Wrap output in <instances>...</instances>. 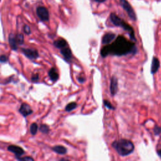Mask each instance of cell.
<instances>
[{
    "label": "cell",
    "mask_w": 161,
    "mask_h": 161,
    "mask_svg": "<svg viewBox=\"0 0 161 161\" xmlns=\"http://www.w3.org/2000/svg\"><path fill=\"white\" fill-rule=\"evenodd\" d=\"M38 125L36 123H33V124H31L30 126V133L32 135H35L38 130Z\"/></svg>",
    "instance_id": "17"
},
{
    "label": "cell",
    "mask_w": 161,
    "mask_h": 161,
    "mask_svg": "<svg viewBox=\"0 0 161 161\" xmlns=\"http://www.w3.org/2000/svg\"><path fill=\"white\" fill-rule=\"evenodd\" d=\"M112 147L115 149L118 154L121 156H126L132 154L134 151L133 143L126 139H120L112 143Z\"/></svg>",
    "instance_id": "2"
},
{
    "label": "cell",
    "mask_w": 161,
    "mask_h": 161,
    "mask_svg": "<svg viewBox=\"0 0 161 161\" xmlns=\"http://www.w3.org/2000/svg\"><path fill=\"white\" fill-rule=\"evenodd\" d=\"M95 1L98 3H103L104 1H105V0H95Z\"/></svg>",
    "instance_id": "29"
},
{
    "label": "cell",
    "mask_w": 161,
    "mask_h": 161,
    "mask_svg": "<svg viewBox=\"0 0 161 161\" xmlns=\"http://www.w3.org/2000/svg\"><path fill=\"white\" fill-rule=\"evenodd\" d=\"M49 76L52 81H56L59 79V74L57 73L56 69L54 67H52V68L50 69V71H49Z\"/></svg>",
    "instance_id": "16"
},
{
    "label": "cell",
    "mask_w": 161,
    "mask_h": 161,
    "mask_svg": "<svg viewBox=\"0 0 161 161\" xmlns=\"http://www.w3.org/2000/svg\"><path fill=\"white\" fill-rule=\"evenodd\" d=\"M103 103H104V105H105V107L107 108H108V109H115V108H114L113 106L111 103H110L109 101H108L107 100H105Z\"/></svg>",
    "instance_id": "21"
},
{
    "label": "cell",
    "mask_w": 161,
    "mask_h": 161,
    "mask_svg": "<svg viewBox=\"0 0 161 161\" xmlns=\"http://www.w3.org/2000/svg\"><path fill=\"white\" fill-rule=\"evenodd\" d=\"M39 129L40 132L44 133H47L49 132V127L48 125H47L45 124L41 125Z\"/></svg>",
    "instance_id": "19"
},
{
    "label": "cell",
    "mask_w": 161,
    "mask_h": 161,
    "mask_svg": "<svg viewBox=\"0 0 161 161\" xmlns=\"http://www.w3.org/2000/svg\"><path fill=\"white\" fill-rule=\"evenodd\" d=\"M160 67V61L159 59L154 57L152 59V66H151V73L154 74L157 73Z\"/></svg>",
    "instance_id": "12"
},
{
    "label": "cell",
    "mask_w": 161,
    "mask_h": 161,
    "mask_svg": "<svg viewBox=\"0 0 161 161\" xmlns=\"http://www.w3.org/2000/svg\"><path fill=\"white\" fill-rule=\"evenodd\" d=\"M115 34L113 33H107L103 36L102 39V43L104 45H108L115 39Z\"/></svg>",
    "instance_id": "11"
},
{
    "label": "cell",
    "mask_w": 161,
    "mask_h": 161,
    "mask_svg": "<svg viewBox=\"0 0 161 161\" xmlns=\"http://www.w3.org/2000/svg\"><path fill=\"white\" fill-rule=\"evenodd\" d=\"M8 61V58L5 55H2V56H0V62L5 63L6 62Z\"/></svg>",
    "instance_id": "23"
},
{
    "label": "cell",
    "mask_w": 161,
    "mask_h": 161,
    "mask_svg": "<svg viewBox=\"0 0 161 161\" xmlns=\"http://www.w3.org/2000/svg\"><path fill=\"white\" fill-rule=\"evenodd\" d=\"M39 74H37L35 75H33L32 77V80L33 82H35V81H37L38 79H39Z\"/></svg>",
    "instance_id": "26"
},
{
    "label": "cell",
    "mask_w": 161,
    "mask_h": 161,
    "mask_svg": "<svg viewBox=\"0 0 161 161\" xmlns=\"http://www.w3.org/2000/svg\"><path fill=\"white\" fill-rule=\"evenodd\" d=\"M76 107H77V104H76V103L72 102L66 106L65 108V110L66 112H71L72 110L74 109Z\"/></svg>",
    "instance_id": "18"
},
{
    "label": "cell",
    "mask_w": 161,
    "mask_h": 161,
    "mask_svg": "<svg viewBox=\"0 0 161 161\" xmlns=\"http://www.w3.org/2000/svg\"><path fill=\"white\" fill-rule=\"evenodd\" d=\"M109 88L112 95L114 96L118 91V80L115 76H113L111 79V83H110Z\"/></svg>",
    "instance_id": "10"
},
{
    "label": "cell",
    "mask_w": 161,
    "mask_h": 161,
    "mask_svg": "<svg viewBox=\"0 0 161 161\" xmlns=\"http://www.w3.org/2000/svg\"><path fill=\"white\" fill-rule=\"evenodd\" d=\"M54 45L55 47H57L58 49H60L68 45H67V42H66V40L64 39H59L56 40L54 42Z\"/></svg>",
    "instance_id": "14"
},
{
    "label": "cell",
    "mask_w": 161,
    "mask_h": 161,
    "mask_svg": "<svg viewBox=\"0 0 161 161\" xmlns=\"http://www.w3.org/2000/svg\"><path fill=\"white\" fill-rule=\"evenodd\" d=\"M9 43L12 49H13L14 50H16L18 49L17 42H16L15 35L13 34H10L9 35Z\"/></svg>",
    "instance_id": "13"
},
{
    "label": "cell",
    "mask_w": 161,
    "mask_h": 161,
    "mask_svg": "<svg viewBox=\"0 0 161 161\" xmlns=\"http://www.w3.org/2000/svg\"><path fill=\"white\" fill-rule=\"evenodd\" d=\"M16 37V40L18 44H22L24 42V37L22 34H18Z\"/></svg>",
    "instance_id": "20"
},
{
    "label": "cell",
    "mask_w": 161,
    "mask_h": 161,
    "mask_svg": "<svg viewBox=\"0 0 161 161\" xmlns=\"http://www.w3.org/2000/svg\"><path fill=\"white\" fill-rule=\"evenodd\" d=\"M19 112L25 117L31 115L33 112L30 106L28 104L25 103H22V105H21V107L19 109Z\"/></svg>",
    "instance_id": "8"
},
{
    "label": "cell",
    "mask_w": 161,
    "mask_h": 161,
    "mask_svg": "<svg viewBox=\"0 0 161 161\" xmlns=\"http://www.w3.org/2000/svg\"><path fill=\"white\" fill-rule=\"evenodd\" d=\"M78 81L80 83H83L84 81H85V80H86V79H85V78H84V76H79V77H78Z\"/></svg>",
    "instance_id": "27"
},
{
    "label": "cell",
    "mask_w": 161,
    "mask_h": 161,
    "mask_svg": "<svg viewBox=\"0 0 161 161\" xmlns=\"http://www.w3.org/2000/svg\"><path fill=\"white\" fill-rule=\"evenodd\" d=\"M22 52L27 57L30 59H36L39 57V52L33 49H22Z\"/></svg>",
    "instance_id": "6"
},
{
    "label": "cell",
    "mask_w": 161,
    "mask_h": 161,
    "mask_svg": "<svg viewBox=\"0 0 161 161\" xmlns=\"http://www.w3.org/2000/svg\"><path fill=\"white\" fill-rule=\"evenodd\" d=\"M120 3L121 6L123 7V8L126 11L127 14L129 16V17L132 20H136V15H135L132 7L130 5V4L126 0H120Z\"/></svg>",
    "instance_id": "4"
},
{
    "label": "cell",
    "mask_w": 161,
    "mask_h": 161,
    "mask_svg": "<svg viewBox=\"0 0 161 161\" xmlns=\"http://www.w3.org/2000/svg\"><path fill=\"white\" fill-rule=\"evenodd\" d=\"M23 30L24 32L26 33L27 35H29L30 33H31V30H30V28L28 25H25L24 28H23Z\"/></svg>",
    "instance_id": "24"
},
{
    "label": "cell",
    "mask_w": 161,
    "mask_h": 161,
    "mask_svg": "<svg viewBox=\"0 0 161 161\" xmlns=\"http://www.w3.org/2000/svg\"><path fill=\"white\" fill-rule=\"evenodd\" d=\"M37 15L42 21H48L49 20V13L46 8L40 6L37 9Z\"/></svg>",
    "instance_id": "5"
},
{
    "label": "cell",
    "mask_w": 161,
    "mask_h": 161,
    "mask_svg": "<svg viewBox=\"0 0 161 161\" xmlns=\"http://www.w3.org/2000/svg\"><path fill=\"white\" fill-rule=\"evenodd\" d=\"M137 52V47L135 43L127 40L122 35H119L112 44L105 45L101 50V55L106 57L108 55L122 56Z\"/></svg>",
    "instance_id": "1"
},
{
    "label": "cell",
    "mask_w": 161,
    "mask_h": 161,
    "mask_svg": "<svg viewBox=\"0 0 161 161\" xmlns=\"http://www.w3.org/2000/svg\"><path fill=\"white\" fill-rule=\"evenodd\" d=\"M110 20H111L112 22L114 25H116V26L120 27L122 28H124L126 32H128V33L130 35V39L132 40H134V41L136 40V39H135V32L133 29L130 25L127 24L125 21L121 19L120 17H118V16L115 13H112L110 15Z\"/></svg>",
    "instance_id": "3"
},
{
    "label": "cell",
    "mask_w": 161,
    "mask_h": 161,
    "mask_svg": "<svg viewBox=\"0 0 161 161\" xmlns=\"http://www.w3.org/2000/svg\"><path fill=\"white\" fill-rule=\"evenodd\" d=\"M154 132L155 135H158L161 133V127L159 126H155L154 129Z\"/></svg>",
    "instance_id": "22"
},
{
    "label": "cell",
    "mask_w": 161,
    "mask_h": 161,
    "mask_svg": "<svg viewBox=\"0 0 161 161\" xmlns=\"http://www.w3.org/2000/svg\"><path fill=\"white\" fill-rule=\"evenodd\" d=\"M61 53L63 56L65 60L67 62H69L72 59V52L68 45L61 49Z\"/></svg>",
    "instance_id": "9"
},
{
    "label": "cell",
    "mask_w": 161,
    "mask_h": 161,
    "mask_svg": "<svg viewBox=\"0 0 161 161\" xmlns=\"http://www.w3.org/2000/svg\"><path fill=\"white\" fill-rule=\"evenodd\" d=\"M18 160H28V161H33V159L32 157H29V156H27V157H19L18 158Z\"/></svg>",
    "instance_id": "25"
},
{
    "label": "cell",
    "mask_w": 161,
    "mask_h": 161,
    "mask_svg": "<svg viewBox=\"0 0 161 161\" xmlns=\"http://www.w3.org/2000/svg\"><path fill=\"white\" fill-rule=\"evenodd\" d=\"M52 150L58 154L64 155L67 153V149L62 145H56L52 147Z\"/></svg>",
    "instance_id": "15"
},
{
    "label": "cell",
    "mask_w": 161,
    "mask_h": 161,
    "mask_svg": "<svg viewBox=\"0 0 161 161\" xmlns=\"http://www.w3.org/2000/svg\"><path fill=\"white\" fill-rule=\"evenodd\" d=\"M157 154H158V155L161 158V149H160V150H159L157 151Z\"/></svg>",
    "instance_id": "28"
},
{
    "label": "cell",
    "mask_w": 161,
    "mask_h": 161,
    "mask_svg": "<svg viewBox=\"0 0 161 161\" xmlns=\"http://www.w3.org/2000/svg\"><path fill=\"white\" fill-rule=\"evenodd\" d=\"M8 150L12 152V153H13L16 155V157H17V159L20 157L21 155L25 154V151L22 148L17 145H9L8 147Z\"/></svg>",
    "instance_id": "7"
}]
</instances>
